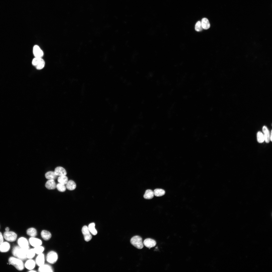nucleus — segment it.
I'll return each instance as SVG.
<instances>
[{"label": "nucleus", "mask_w": 272, "mask_h": 272, "mask_svg": "<svg viewBox=\"0 0 272 272\" xmlns=\"http://www.w3.org/2000/svg\"><path fill=\"white\" fill-rule=\"evenodd\" d=\"M41 234L42 238L45 241L49 240L52 236L51 233L50 232L45 230H42L41 232Z\"/></svg>", "instance_id": "obj_19"}, {"label": "nucleus", "mask_w": 272, "mask_h": 272, "mask_svg": "<svg viewBox=\"0 0 272 272\" xmlns=\"http://www.w3.org/2000/svg\"><path fill=\"white\" fill-rule=\"evenodd\" d=\"M3 242V238L2 233L0 232V244Z\"/></svg>", "instance_id": "obj_33"}, {"label": "nucleus", "mask_w": 272, "mask_h": 272, "mask_svg": "<svg viewBox=\"0 0 272 272\" xmlns=\"http://www.w3.org/2000/svg\"><path fill=\"white\" fill-rule=\"evenodd\" d=\"M33 249L36 254L39 255L43 253L44 250V248L41 245L34 247Z\"/></svg>", "instance_id": "obj_29"}, {"label": "nucleus", "mask_w": 272, "mask_h": 272, "mask_svg": "<svg viewBox=\"0 0 272 272\" xmlns=\"http://www.w3.org/2000/svg\"><path fill=\"white\" fill-rule=\"evenodd\" d=\"M262 131L264 133V140L266 143H268L270 141V134L267 127L264 126L262 128Z\"/></svg>", "instance_id": "obj_18"}, {"label": "nucleus", "mask_w": 272, "mask_h": 272, "mask_svg": "<svg viewBox=\"0 0 272 272\" xmlns=\"http://www.w3.org/2000/svg\"><path fill=\"white\" fill-rule=\"evenodd\" d=\"M54 172L57 176H66L67 172L64 168L61 166L56 167L55 169Z\"/></svg>", "instance_id": "obj_14"}, {"label": "nucleus", "mask_w": 272, "mask_h": 272, "mask_svg": "<svg viewBox=\"0 0 272 272\" xmlns=\"http://www.w3.org/2000/svg\"><path fill=\"white\" fill-rule=\"evenodd\" d=\"M45 256L43 253L38 255L36 259L35 262L38 266H40L44 264Z\"/></svg>", "instance_id": "obj_13"}, {"label": "nucleus", "mask_w": 272, "mask_h": 272, "mask_svg": "<svg viewBox=\"0 0 272 272\" xmlns=\"http://www.w3.org/2000/svg\"><path fill=\"white\" fill-rule=\"evenodd\" d=\"M9 264L13 265L18 270H22L24 268V265L22 260L13 257H10L8 260Z\"/></svg>", "instance_id": "obj_2"}, {"label": "nucleus", "mask_w": 272, "mask_h": 272, "mask_svg": "<svg viewBox=\"0 0 272 272\" xmlns=\"http://www.w3.org/2000/svg\"><path fill=\"white\" fill-rule=\"evenodd\" d=\"M154 195L156 196H161L165 193V191L163 189H156L153 191Z\"/></svg>", "instance_id": "obj_26"}, {"label": "nucleus", "mask_w": 272, "mask_h": 272, "mask_svg": "<svg viewBox=\"0 0 272 272\" xmlns=\"http://www.w3.org/2000/svg\"><path fill=\"white\" fill-rule=\"evenodd\" d=\"M17 236L15 232L12 231H6L4 234V237L6 240L13 242L15 241Z\"/></svg>", "instance_id": "obj_6"}, {"label": "nucleus", "mask_w": 272, "mask_h": 272, "mask_svg": "<svg viewBox=\"0 0 272 272\" xmlns=\"http://www.w3.org/2000/svg\"><path fill=\"white\" fill-rule=\"evenodd\" d=\"M57 181L59 183L65 185L68 181V179L66 176H59L58 178Z\"/></svg>", "instance_id": "obj_27"}, {"label": "nucleus", "mask_w": 272, "mask_h": 272, "mask_svg": "<svg viewBox=\"0 0 272 272\" xmlns=\"http://www.w3.org/2000/svg\"><path fill=\"white\" fill-rule=\"evenodd\" d=\"M76 185L75 182L71 180L68 181L66 184V188L70 190H74L76 188Z\"/></svg>", "instance_id": "obj_20"}, {"label": "nucleus", "mask_w": 272, "mask_h": 272, "mask_svg": "<svg viewBox=\"0 0 272 272\" xmlns=\"http://www.w3.org/2000/svg\"><path fill=\"white\" fill-rule=\"evenodd\" d=\"M38 271L40 272H52L53 269L52 267L49 265L44 264L39 266Z\"/></svg>", "instance_id": "obj_12"}, {"label": "nucleus", "mask_w": 272, "mask_h": 272, "mask_svg": "<svg viewBox=\"0 0 272 272\" xmlns=\"http://www.w3.org/2000/svg\"><path fill=\"white\" fill-rule=\"evenodd\" d=\"M36 262L32 259H29L25 262L24 266L28 269L30 270H33L35 268L36 265Z\"/></svg>", "instance_id": "obj_15"}, {"label": "nucleus", "mask_w": 272, "mask_h": 272, "mask_svg": "<svg viewBox=\"0 0 272 272\" xmlns=\"http://www.w3.org/2000/svg\"><path fill=\"white\" fill-rule=\"evenodd\" d=\"M272 130H271V133H270V140L271 141H272Z\"/></svg>", "instance_id": "obj_34"}, {"label": "nucleus", "mask_w": 272, "mask_h": 272, "mask_svg": "<svg viewBox=\"0 0 272 272\" xmlns=\"http://www.w3.org/2000/svg\"><path fill=\"white\" fill-rule=\"evenodd\" d=\"M47 261L51 264L55 263L57 260L58 255L56 252L53 251H50L47 254L46 257Z\"/></svg>", "instance_id": "obj_4"}, {"label": "nucleus", "mask_w": 272, "mask_h": 272, "mask_svg": "<svg viewBox=\"0 0 272 272\" xmlns=\"http://www.w3.org/2000/svg\"><path fill=\"white\" fill-rule=\"evenodd\" d=\"M28 271L29 272H36V271L34 270H33H33H29V271Z\"/></svg>", "instance_id": "obj_36"}, {"label": "nucleus", "mask_w": 272, "mask_h": 272, "mask_svg": "<svg viewBox=\"0 0 272 272\" xmlns=\"http://www.w3.org/2000/svg\"><path fill=\"white\" fill-rule=\"evenodd\" d=\"M257 139L258 142L259 143L263 142L264 141V136L260 131H258L257 134Z\"/></svg>", "instance_id": "obj_30"}, {"label": "nucleus", "mask_w": 272, "mask_h": 272, "mask_svg": "<svg viewBox=\"0 0 272 272\" xmlns=\"http://www.w3.org/2000/svg\"><path fill=\"white\" fill-rule=\"evenodd\" d=\"M32 64L36 69L40 70L43 69L44 67L45 62L42 58L35 57L33 59Z\"/></svg>", "instance_id": "obj_5"}, {"label": "nucleus", "mask_w": 272, "mask_h": 272, "mask_svg": "<svg viewBox=\"0 0 272 272\" xmlns=\"http://www.w3.org/2000/svg\"><path fill=\"white\" fill-rule=\"evenodd\" d=\"M29 249L24 248L19 246H16L12 249V254L16 257L22 260H24L27 258V253Z\"/></svg>", "instance_id": "obj_1"}, {"label": "nucleus", "mask_w": 272, "mask_h": 272, "mask_svg": "<svg viewBox=\"0 0 272 272\" xmlns=\"http://www.w3.org/2000/svg\"><path fill=\"white\" fill-rule=\"evenodd\" d=\"M56 185L53 179H49L46 182L45 186L49 190L54 189L56 188Z\"/></svg>", "instance_id": "obj_16"}, {"label": "nucleus", "mask_w": 272, "mask_h": 272, "mask_svg": "<svg viewBox=\"0 0 272 272\" xmlns=\"http://www.w3.org/2000/svg\"><path fill=\"white\" fill-rule=\"evenodd\" d=\"M95 225L94 223H92L89 224L88 227L90 233L93 235H95L97 233V231L95 228Z\"/></svg>", "instance_id": "obj_25"}, {"label": "nucleus", "mask_w": 272, "mask_h": 272, "mask_svg": "<svg viewBox=\"0 0 272 272\" xmlns=\"http://www.w3.org/2000/svg\"><path fill=\"white\" fill-rule=\"evenodd\" d=\"M56 188L59 191L64 192L66 190V187L64 185L59 183L56 185Z\"/></svg>", "instance_id": "obj_31"}, {"label": "nucleus", "mask_w": 272, "mask_h": 272, "mask_svg": "<svg viewBox=\"0 0 272 272\" xmlns=\"http://www.w3.org/2000/svg\"><path fill=\"white\" fill-rule=\"evenodd\" d=\"M130 242L132 245L137 249H141L144 247L142 238L139 236L136 235L132 237L130 240Z\"/></svg>", "instance_id": "obj_3"}, {"label": "nucleus", "mask_w": 272, "mask_h": 272, "mask_svg": "<svg viewBox=\"0 0 272 272\" xmlns=\"http://www.w3.org/2000/svg\"><path fill=\"white\" fill-rule=\"evenodd\" d=\"M36 254L33 248L29 249L27 252L26 257L28 259H32Z\"/></svg>", "instance_id": "obj_28"}, {"label": "nucleus", "mask_w": 272, "mask_h": 272, "mask_svg": "<svg viewBox=\"0 0 272 272\" xmlns=\"http://www.w3.org/2000/svg\"><path fill=\"white\" fill-rule=\"evenodd\" d=\"M33 53L35 57H36L42 58L44 54L42 50L37 45H35L33 47Z\"/></svg>", "instance_id": "obj_10"}, {"label": "nucleus", "mask_w": 272, "mask_h": 272, "mask_svg": "<svg viewBox=\"0 0 272 272\" xmlns=\"http://www.w3.org/2000/svg\"><path fill=\"white\" fill-rule=\"evenodd\" d=\"M143 244L146 247L151 248L155 247L156 243L155 240L150 238H147L144 241Z\"/></svg>", "instance_id": "obj_11"}, {"label": "nucleus", "mask_w": 272, "mask_h": 272, "mask_svg": "<svg viewBox=\"0 0 272 272\" xmlns=\"http://www.w3.org/2000/svg\"><path fill=\"white\" fill-rule=\"evenodd\" d=\"M201 22L200 21H197L195 24V29L197 31H201L202 30Z\"/></svg>", "instance_id": "obj_32"}, {"label": "nucleus", "mask_w": 272, "mask_h": 272, "mask_svg": "<svg viewBox=\"0 0 272 272\" xmlns=\"http://www.w3.org/2000/svg\"><path fill=\"white\" fill-rule=\"evenodd\" d=\"M29 241L30 245L34 247L41 246L42 244V241L41 240L35 237H31Z\"/></svg>", "instance_id": "obj_9"}, {"label": "nucleus", "mask_w": 272, "mask_h": 272, "mask_svg": "<svg viewBox=\"0 0 272 272\" xmlns=\"http://www.w3.org/2000/svg\"><path fill=\"white\" fill-rule=\"evenodd\" d=\"M17 243L19 246L20 247L25 249H29V243L26 238L20 237L18 240Z\"/></svg>", "instance_id": "obj_8"}, {"label": "nucleus", "mask_w": 272, "mask_h": 272, "mask_svg": "<svg viewBox=\"0 0 272 272\" xmlns=\"http://www.w3.org/2000/svg\"><path fill=\"white\" fill-rule=\"evenodd\" d=\"M154 196L153 191L150 189H148L146 191L144 197L145 199H151Z\"/></svg>", "instance_id": "obj_21"}, {"label": "nucleus", "mask_w": 272, "mask_h": 272, "mask_svg": "<svg viewBox=\"0 0 272 272\" xmlns=\"http://www.w3.org/2000/svg\"><path fill=\"white\" fill-rule=\"evenodd\" d=\"M9 228L8 227H7L5 229V230L6 231H9Z\"/></svg>", "instance_id": "obj_35"}, {"label": "nucleus", "mask_w": 272, "mask_h": 272, "mask_svg": "<svg viewBox=\"0 0 272 272\" xmlns=\"http://www.w3.org/2000/svg\"><path fill=\"white\" fill-rule=\"evenodd\" d=\"M82 231L85 241L88 242L91 240L92 236L87 226L86 225L84 226L82 228Z\"/></svg>", "instance_id": "obj_7"}, {"label": "nucleus", "mask_w": 272, "mask_h": 272, "mask_svg": "<svg viewBox=\"0 0 272 272\" xmlns=\"http://www.w3.org/2000/svg\"><path fill=\"white\" fill-rule=\"evenodd\" d=\"M26 233L28 235L31 237H35L37 234L36 229L33 227L28 228L27 230Z\"/></svg>", "instance_id": "obj_24"}, {"label": "nucleus", "mask_w": 272, "mask_h": 272, "mask_svg": "<svg viewBox=\"0 0 272 272\" xmlns=\"http://www.w3.org/2000/svg\"><path fill=\"white\" fill-rule=\"evenodd\" d=\"M201 25L203 28L205 29H207L210 27V24L207 18H203L201 22Z\"/></svg>", "instance_id": "obj_22"}, {"label": "nucleus", "mask_w": 272, "mask_h": 272, "mask_svg": "<svg viewBox=\"0 0 272 272\" xmlns=\"http://www.w3.org/2000/svg\"><path fill=\"white\" fill-rule=\"evenodd\" d=\"M10 245L7 242H3L0 244V251L2 252H8L10 249Z\"/></svg>", "instance_id": "obj_17"}, {"label": "nucleus", "mask_w": 272, "mask_h": 272, "mask_svg": "<svg viewBox=\"0 0 272 272\" xmlns=\"http://www.w3.org/2000/svg\"><path fill=\"white\" fill-rule=\"evenodd\" d=\"M45 178L48 179H55L57 177L54 172L50 171L47 172L45 175Z\"/></svg>", "instance_id": "obj_23"}]
</instances>
